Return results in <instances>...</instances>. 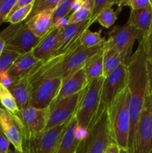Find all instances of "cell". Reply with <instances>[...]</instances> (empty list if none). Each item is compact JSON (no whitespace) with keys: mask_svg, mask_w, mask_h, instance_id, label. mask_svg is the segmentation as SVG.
Wrapping results in <instances>:
<instances>
[{"mask_svg":"<svg viewBox=\"0 0 152 153\" xmlns=\"http://www.w3.org/2000/svg\"><path fill=\"white\" fill-rule=\"evenodd\" d=\"M127 88L129 94V110L131 117L128 149L132 152L136 128L144 108L148 94L147 75V56L142 41L131 56L128 65Z\"/></svg>","mask_w":152,"mask_h":153,"instance_id":"1","label":"cell"},{"mask_svg":"<svg viewBox=\"0 0 152 153\" xmlns=\"http://www.w3.org/2000/svg\"><path fill=\"white\" fill-rule=\"evenodd\" d=\"M110 134L115 144L128 149L131 117L129 94L127 87L116 97L107 111Z\"/></svg>","mask_w":152,"mask_h":153,"instance_id":"2","label":"cell"},{"mask_svg":"<svg viewBox=\"0 0 152 153\" xmlns=\"http://www.w3.org/2000/svg\"><path fill=\"white\" fill-rule=\"evenodd\" d=\"M104 78L94 79L84 89L75 113L79 128L88 131L93 123L99 105L100 94Z\"/></svg>","mask_w":152,"mask_h":153,"instance_id":"3","label":"cell"},{"mask_svg":"<svg viewBox=\"0 0 152 153\" xmlns=\"http://www.w3.org/2000/svg\"><path fill=\"white\" fill-rule=\"evenodd\" d=\"M145 36V33L128 23L116 25L108 32V38L105 40L104 45L117 51L125 64H128L132 56L131 52L134 42L142 41Z\"/></svg>","mask_w":152,"mask_h":153,"instance_id":"4","label":"cell"},{"mask_svg":"<svg viewBox=\"0 0 152 153\" xmlns=\"http://www.w3.org/2000/svg\"><path fill=\"white\" fill-rule=\"evenodd\" d=\"M112 143L114 142L110 134L107 112L105 111L88 130L86 137L80 142L77 153H104Z\"/></svg>","mask_w":152,"mask_h":153,"instance_id":"5","label":"cell"},{"mask_svg":"<svg viewBox=\"0 0 152 153\" xmlns=\"http://www.w3.org/2000/svg\"><path fill=\"white\" fill-rule=\"evenodd\" d=\"M127 65L128 64L123 63L111 74L104 79L100 94L99 105L93 123L99 119L104 112L107 111L116 97L120 94L124 88L127 87Z\"/></svg>","mask_w":152,"mask_h":153,"instance_id":"6","label":"cell"},{"mask_svg":"<svg viewBox=\"0 0 152 153\" xmlns=\"http://www.w3.org/2000/svg\"><path fill=\"white\" fill-rule=\"evenodd\" d=\"M49 117V108H37L29 106L19 110L16 114L22 129L23 140H31L46 130Z\"/></svg>","mask_w":152,"mask_h":153,"instance_id":"7","label":"cell"},{"mask_svg":"<svg viewBox=\"0 0 152 153\" xmlns=\"http://www.w3.org/2000/svg\"><path fill=\"white\" fill-rule=\"evenodd\" d=\"M152 151V98L149 94L139 117L133 143V153H151Z\"/></svg>","mask_w":152,"mask_h":153,"instance_id":"8","label":"cell"},{"mask_svg":"<svg viewBox=\"0 0 152 153\" xmlns=\"http://www.w3.org/2000/svg\"><path fill=\"white\" fill-rule=\"evenodd\" d=\"M70 120L46 130L35 138L23 140V152L55 153Z\"/></svg>","mask_w":152,"mask_h":153,"instance_id":"9","label":"cell"},{"mask_svg":"<svg viewBox=\"0 0 152 153\" xmlns=\"http://www.w3.org/2000/svg\"><path fill=\"white\" fill-rule=\"evenodd\" d=\"M83 91L52 103L49 107V121L46 130L62 125L75 115Z\"/></svg>","mask_w":152,"mask_h":153,"instance_id":"10","label":"cell"},{"mask_svg":"<svg viewBox=\"0 0 152 153\" xmlns=\"http://www.w3.org/2000/svg\"><path fill=\"white\" fill-rule=\"evenodd\" d=\"M61 78L42 80L32 86L30 106L37 108H47L55 100L62 85Z\"/></svg>","mask_w":152,"mask_h":153,"instance_id":"11","label":"cell"},{"mask_svg":"<svg viewBox=\"0 0 152 153\" xmlns=\"http://www.w3.org/2000/svg\"><path fill=\"white\" fill-rule=\"evenodd\" d=\"M104 50V43L92 48H84L80 45L68 57L64 64L61 75L62 80L69 77Z\"/></svg>","mask_w":152,"mask_h":153,"instance_id":"12","label":"cell"},{"mask_svg":"<svg viewBox=\"0 0 152 153\" xmlns=\"http://www.w3.org/2000/svg\"><path fill=\"white\" fill-rule=\"evenodd\" d=\"M0 129L17 152H23V135L19 119L0 105Z\"/></svg>","mask_w":152,"mask_h":153,"instance_id":"13","label":"cell"},{"mask_svg":"<svg viewBox=\"0 0 152 153\" xmlns=\"http://www.w3.org/2000/svg\"><path fill=\"white\" fill-rule=\"evenodd\" d=\"M40 40V38L36 37L31 32L25 22H22L11 37L5 42L4 49L22 55L32 50Z\"/></svg>","mask_w":152,"mask_h":153,"instance_id":"14","label":"cell"},{"mask_svg":"<svg viewBox=\"0 0 152 153\" xmlns=\"http://www.w3.org/2000/svg\"><path fill=\"white\" fill-rule=\"evenodd\" d=\"M87 85L86 75L84 67H83L63 81L59 93L52 103L81 92L87 87Z\"/></svg>","mask_w":152,"mask_h":153,"instance_id":"15","label":"cell"},{"mask_svg":"<svg viewBox=\"0 0 152 153\" xmlns=\"http://www.w3.org/2000/svg\"><path fill=\"white\" fill-rule=\"evenodd\" d=\"M60 31L61 28L53 26L46 35L40 38L38 43L31 50L32 55L37 59L44 61L56 52Z\"/></svg>","mask_w":152,"mask_h":153,"instance_id":"16","label":"cell"},{"mask_svg":"<svg viewBox=\"0 0 152 153\" xmlns=\"http://www.w3.org/2000/svg\"><path fill=\"white\" fill-rule=\"evenodd\" d=\"M89 26H90L89 19H87L79 23L66 25L61 28L58 46L55 53L63 51L67 46L78 39L82 33L86 29L89 28Z\"/></svg>","mask_w":152,"mask_h":153,"instance_id":"17","label":"cell"},{"mask_svg":"<svg viewBox=\"0 0 152 153\" xmlns=\"http://www.w3.org/2000/svg\"><path fill=\"white\" fill-rule=\"evenodd\" d=\"M77 128L78 125L75 115L67 126L55 153H75L77 152L81 142L77 137Z\"/></svg>","mask_w":152,"mask_h":153,"instance_id":"18","label":"cell"},{"mask_svg":"<svg viewBox=\"0 0 152 153\" xmlns=\"http://www.w3.org/2000/svg\"><path fill=\"white\" fill-rule=\"evenodd\" d=\"M8 89L16 100L19 110L29 107L32 94V86L26 77L24 76L13 81Z\"/></svg>","mask_w":152,"mask_h":153,"instance_id":"19","label":"cell"},{"mask_svg":"<svg viewBox=\"0 0 152 153\" xmlns=\"http://www.w3.org/2000/svg\"><path fill=\"white\" fill-rule=\"evenodd\" d=\"M40 61L32 55L31 51H30L27 53L20 55L9 69L7 73L13 82L26 76Z\"/></svg>","mask_w":152,"mask_h":153,"instance_id":"20","label":"cell"},{"mask_svg":"<svg viewBox=\"0 0 152 153\" xmlns=\"http://www.w3.org/2000/svg\"><path fill=\"white\" fill-rule=\"evenodd\" d=\"M54 11H46L38 13L25 21L31 32L36 37L41 38L52 28Z\"/></svg>","mask_w":152,"mask_h":153,"instance_id":"21","label":"cell"},{"mask_svg":"<svg viewBox=\"0 0 152 153\" xmlns=\"http://www.w3.org/2000/svg\"><path fill=\"white\" fill-rule=\"evenodd\" d=\"M127 23L143 31L147 35L152 25V3L144 8L131 10Z\"/></svg>","mask_w":152,"mask_h":153,"instance_id":"22","label":"cell"},{"mask_svg":"<svg viewBox=\"0 0 152 153\" xmlns=\"http://www.w3.org/2000/svg\"><path fill=\"white\" fill-rule=\"evenodd\" d=\"M103 62H104L103 77L105 79L115 70H116L121 64L125 63V61L117 51L112 48L107 47L104 45Z\"/></svg>","mask_w":152,"mask_h":153,"instance_id":"23","label":"cell"},{"mask_svg":"<svg viewBox=\"0 0 152 153\" xmlns=\"http://www.w3.org/2000/svg\"><path fill=\"white\" fill-rule=\"evenodd\" d=\"M103 52L94 57L84 66L88 84L98 78L103 77L104 73V62H103Z\"/></svg>","mask_w":152,"mask_h":153,"instance_id":"24","label":"cell"},{"mask_svg":"<svg viewBox=\"0 0 152 153\" xmlns=\"http://www.w3.org/2000/svg\"><path fill=\"white\" fill-rule=\"evenodd\" d=\"M93 0H84L82 5L69 16L67 25L79 23L89 19L92 13Z\"/></svg>","mask_w":152,"mask_h":153,"instance_id":"25","label":"cell"},{"mask_svg":"<svg viewBox=\"0 0 152 153\" xmlns=\"http://www.w3.org/2000/svg\"><path fill=\"white\" fill-rule=\"evenodd\" d=\"M0 104L1 107L4 108L5 110L15 117H16V114L19 111V108L13 94H11L8 88L1 83H0Z\"/></svg>","mask_w":152,"mask_h":153,"instance_id":"26","label":"cell"},{"mask_svg":"<svg viewBox=\"0 0 152 153\" xmlns=\"http://www.w3.org/2000/svg\"><path fill=\"white\" fill-rule=\"evenodd\" d=\"M80 45L84 48H92L104 43L105 39L101 37V30L92 32L89 28L85 30L80 36Z\"/></svg>","mask_w":152,"mask_h":153,"instance_id":"27","label":"cell"},{"mask_svg":"<svg viewBox=\"0 0 152 153\" xmlns=\"http://www.w3.org/2000/svg\"><path fill=\"white\" fill-rule=\"evenodd\" d=\"M61 0H36L28 19L33 17L38 13L46 11H54Z\"/></svg>","mask_w":152,"mask_h":153,"instance_id":"28","label":"cell"},{"mask_svg":"<svg viewBox=\"0 0 152 153\" xmlns=\"http://www.w3.org/2000/svg\"><path fill=\"white\" fill-rule=\"evenodd\" d=\"M117 0H93L92 13L89 18L90 25L94 22H96V19L100 13H102L104 10L112 7L113 4H116Z\"/></svg>","mask_w":152,"mask_h":153,"instance_id":"29","label":"cell"},{"mask_svg":"<svg viewBox=\"0 0 152 153\" xmlns=\"http://www.w3.org/2000/svg\"><path fill=\"white\" fill-rule=\"evenodd\" d=\"M19 56L20 54L14 51L4 49L0 56V73L8 72L9 69Z\"/></svg>","mask_w":152,"mask_h":153,"instance_id":"30","label":"cell"},{"mask_svg":"<svg viewBox=\"0 0 152 153\" xmlns=\"http://www.w3.org/2000/svg\"><path fill=\"white\" fill-rule=\"evenodd\" d=\"M34 1L31 3V4L24 6L23 7L19 9L16 12L12 13L11 15L7 16L4 22H9L10 24H18L20 23V22H25L28 19V16H29L30 13H31Z\"/></svg>","mask_w":152,"mask_h":153,"instance_id":"31","label":"cell"},{"mask_svg":"<svg viewBox=\"0 0 152 153\" xmlns=\"http://www.w3.org/2000/svg\"><path fill=\"white\" fill-rule=\"evenodd\" d=\"M118 12L115 11L112 7L106 9L97 17L96 22L106 28H109L115 23L117 19Z\"/></svg>","mask_w":152,"mask_h":153,"instance_id":"32","label":"cell"},{"mask_svg":"<svg viewBox=\"0 0 152 153\" xmlns=\"http://www.w3.org/2000/svg\"><path fill=\"white\" fill-rule=\"evenodd\" d=\"M72 0H61L53 13V25L61 19H64L70 12Z\"/></svg>","mask_w":152,"mask_h":153,"instance_id":"33","label":"cell"},{"mask_svg":"<svg viewBox=\"0 0 152 153\" xmlns=\"http://www.w3.org/2000/svg\"><path fill=\"white\" fill-rule=\"evenodd\" d=\"M16 0H0V25L5 22Z\"/></svg>","mask_w":152,"mask_h":153,"instance_id":"34","label":"cell"},{"mask_svg":"<svg viewBox=\"0 0 152 153\" xmlns=\"http://www.w3.org/2000/svg\"><path fill=\"white\" fill-rule=\"evenodd\" d=\"M152 3V0H151ZM144 45L145 50L146 52V56H147L148 61L152 62V25L151 27V29L144 40H142Z\"/></svg>","mask_w":152,"mask_h":153,"instance_id":"35","label":"cell"},{"mask_svg":"<svg viewBox=\"0 0 152 153\" xmlns=\"http://www.w3.org/2000/svg\"><path fill=\"white\" fill-rule=\"evenodd\" d=\"M10 141L0 129V153H7L10 150Z\"/></svg>","mask_w":152,"mask_h":153,"instance_id":"36","label":"cell"},{"mask_svg":"<svg viewBox=\"0 0 152 153\" xmlns=\"http://www.w3.org/2000/svg\"><path fill=\"white\" fill-rule=\"evenodd\" d=\"M34 1H35V0H16V3H15L14 5L13 6V7H12V9L10 10V13H9L8 16H9L10 15H11L12 13H13L14 12H16V10H18L19 9L23 7L24 6L34 2Z\"/></svg>","mask_w":152,"mask_h":153,"instance_id":"37","label":"cell"},{"mask_svg":"<svg viewBox=\"0 0 152 153\" xmlns=\"http://www.w3.org/2000/svg\"><path fill=\"white\" fill-rule=\"evenodd\" d=\"M147 75L148 85V94L152 98V62L147 60Z\"/></svg>","mask_w":152,"mask_h":153,"instance_id":"38","label":"cell"},{"mask_svg":"<svg viewBox=\"0 0 152 153\" xmlns=\"http://www.w3.org/2000/svg\"><path fill=\"white\" fill-rule=\"evenodd\" d=\"M104 153H119V147L115 143H112L106 149Z\"/></svg>","mask_w":152,"mask_h":153,"instance_id":"39","label":"cell"},{"mask_svg":"<svg viewBox=\"0 0 152 153\" xmlns=\"http://www.w3.org/2000/svg\"><path fill=\"white\" fill-rule=\"evenodd\" d=\"M83 1H82V0H74V1H72V4H71L72 12H74L75 10L78 9L79 7L82 5Z\"/></svg>","mask_w":152,"mask_h":153,"instance_id":"40","label":"cell"},{"mask_svg":"<svg viewBox=\"0 0 152 153\" xmlns=\"http://www.w3.org/2000/svg\"><path fill=\"white\" fill-rule=\"evenodd\" d=\"M4 46H5V42L0 37V56H1L3 50H4Z\"/></svg>","mask_w":152,"mask_h":153,"instance_id":"41","label":"cell"},{"mask_svg":"<svg viewBox=\"0 0 152 153\" xmlns=\"http://www.w3.org/2000/svg\"><path fill=\"white\" fill-rule=\"evenodd\" d=\"M119 153H132L128 149H122L119 148Z\"/></svg>","mask_w":152,"mask_h":153,"instance_id":"42","label":"cell"},{"mask_svg":"<svg viewBox=\"0 0 152 153\" xmlns=\"http://www.w3.org/2000/svg\"><path fill=\"white\" fill-rule=\"evenodd\" d=\"M7 153H16V151L15 150V149H13V150H12V149H10V150H9V152Z\"/></svg>","mask_w":152,"mask_h":153,"instance_id":"43","label":"cell"},{"mask_svg":"<svg viewBox=\"0 0 152 153\" xmlns=\"http://www.w3.org/2000/svg\"><path fill=\"white\" fill-rule=\"evenodd\" d=\"M16 153H24V152H17V151H16Z\"/></svg>","mask_w":152,"mask_h":153,"instance_id":"44","label":"cell"},{"mask_svg":"<svg viewBox=\"0 0 152 153\" xmlns=\"http://www.w3.org/2000/svg\"><path fill=\"white\" fill-rule=\"evenodd\" d=\"M75 153H77V152H75Z\"/></svg>","mask_w":152,"mask_h":153,"instance_id":"45","label":"cell"},{"mask_svg":"<svg viewBox=\"0 0 152 153\" xmlns=\"http://www.w3.org/2000/svg\"><path fill=\"white\" fill-rule=\"evenodd\" d=\"M151 153H152V151H151Z\"/></svg>","mask_w":152,"mask_h":153,"instance_id":"46","label":"cell"}]
</instances>
